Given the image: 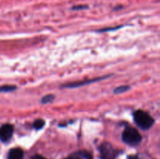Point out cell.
<instances>
[{
  "label": "cell",
  "instance_id": "obj_1",
  "mask_svg": "<svg viewBox=\"0 0 160 159\" xmlns=\"http://www.w3.org/2000/svg\"><path fill=\"white\" fill-rule=\"evenodd\" d=\"M134 119L136 124L143 129H148L154 123L152 117L143 110L136 111L134 113Z\"/></svg>",
  "mask_w": 160,
  "mask_h": 159
},
{
  "label": "cell",
  "instance_id": "obj_2",
  "mask_svg": "<svg viewBox=\"0 0 160 159\" xmlns=\"http://www.w3.org/2000/svg\"><path fill=\"white\" fill-rule=\"evenodd\" d=\"M122 138L126 143L134 146L140 143L142 140V136L140 132L134 128L127 127L123 131Z\"/></svg>",
  "mask_w": 160,
  "mask_h": 159
},
{
  "label": "cell",
  "instance_id": "obj_3",
  "mask_svg": "<svg viewBox=\"0 0 160 159\" xmlns=\"http://www.w3.org/2000/svg\"><path fill=\"white\" fill-rule=\"evenodd\" d=\"M102 159H115L117 152L109 143H104L99 148Z\"/></svg>",
  "mask_w": 160,
  "mask_h": 159
},
{
  "label": "cell",
  "instance_id": "obj_4",
  "mask_svg": "<svg viewBox=\"0 0 160 159\" xmlns=\"http://www.w3.org/2000/svg\"><path fill=\"white\" fill-rule=\"evenodd\" d=\"M13 134V126L11 124H5L0 128V140L7 142Z\"/></svg>",
  "mask_w": 160,
  "mask_h": 159
},
{
  "label": "cell",
  "instance_id": "obj_5",
  "mask_svg": "<svg viewBox=\"0 0 160 159\" xmlns=\"http://www.w3.org/2000/svg\"><path fill=\"white\" fill-rule=\"evenodd\" d=\"M23 152L20 148L11 149L8 153L7 159H23Z\"/></svg>",
  "mask_w": 160,
  "mask_h": 159
},
{
  "label": "cell",
  "instance_id": "obj_6",
  "mask_svg": "<svg viewBox=\"0 0 160 159\" xmlns=\"http://www.w3.org/2000/svg\"><path fill=\"white\" fill-rule=\"evenodd\" d=\"M101 78H96V79L94 80H88V81H84V82H80V83H71V84H66L64 87H70V88H73V87H81V86L84 85V84H90V83H93L95 81L99 80Z\"/></svg>",
  "mask_w": 160,
  "mask_h": 159
},
{
  "label": "cell",
  "instance_id": "obj_7",
  "mask_svg": "<svg viewBox=\"0 0 160 159\" xmlns=\"http://www.w3.org/2000/svg\"><path fill=\"white\" fill-rule=\"evenodd\" d=\"M66 159H91V156L87 152H78Z\"/></svg>",
  "mask_w": 160,
  "mask_h": 159
},
{
  "label": "cell",
  "instance_id": "obj_8",
  "mask_svg": "<svg viewBox=\"0 0 160 159\" xmlns=\"http://www.w3.org/2000/svg\"><path fill=\"white\" fill-rule=\"evenodd\" d=\"M45 123L44 120L42 119H37L35 122L34 123V128H35L36 129H42V128L44 127V126H45Z\"/></svg>",
  "mask_w": 160,
  "mask_h": 159
},
{
  "label": "cell",
  "instance_id": "obj_9",
  "mask_svg": "<svg viewBox=\"0 0 160 159\" xmlns=\"http://www.w3.org/2000/svg\"><path fill=\"white\" fill-rule=\"evenodd\" d=\"M16 87L15 86H12V85H5V86H2L0 87V93L1 92H9L12 91V90H15Z\"/></svg>",
  "mask_w": 160,
  "mask_h": 159
},
{
  "label": "cell",
  "instance_id": "obj_10",
  "mask_svg": "<svg viewBox=\"0 0 160 159\" xmlns=\"http://www.w3.org/2000/svg\"><path fill=\"white\" fill-rule=\"evenodd\" d=\"M130 87L128 86H120V87H117L116 89H114V93L115 94H121L123 92L127 91L128 90H129Z\"/></svg>",
  "mask_w": 160,
  "mask_h": 159
},
{
  "label": "cell",
  "instance_id": "obj_11",
  "mask_svg": "<svg viewBox=\"0 0 160 159\" xmlns=\"http://www.w3.org/2000/svg\"><path fill=\"white\" fill-rule=\"evenodd\" d=\"M53 99H54V96H53V95L48 94L42 98V102L43 103V104H47V103H49L51 102V101H52Z\"/></svg>",
  "mask_w": 160,
  "mask_h": 159
},
{
  "label": "cell",
  "instance_id": "obj_12",
  "mask_svg": "<svg viewBox=\"0 0 160 159\" xmlns=\"http://www.w3.org/2000/svg\"><path fill=\"white\" fill-rule=\"evenodd\" d=\"M31 159H46L45 157H44L42 155H38V154H36V155L33 156L32 158Z\"/></svg>",
  "mask_w": 160,
  "mask_h": 159
},
{
  "label": "cell",
  "instance_id": "obj_13",
  "mask_svg": "<svg viewBox=\"0 0 160 159\" xmlns=\"http://www.w3.org/2000/svg\"><path fill=\"white\" fill-rule=\"evenodd\" d=\"M129 159H138L136 157H131Z\"/></svg>",
  "mask_w": 160,
  "mask_h": 159
}]
</instances>
